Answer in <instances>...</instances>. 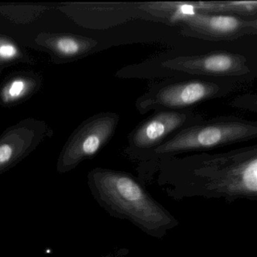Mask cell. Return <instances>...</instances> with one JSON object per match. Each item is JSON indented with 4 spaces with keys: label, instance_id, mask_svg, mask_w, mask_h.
I'll return each mask as SVG.
<instances>
[{
    "label": "cell",
    "instance_id": "6da1fadb",
    "mask_svg": "<svg viewBox=\"0 0 257 257\" xmlns=\"http://www.w3.org/2000/svg\"><path fill=\"white\" fill-rule=\"evenodd\" d=\"M159 183L172 197L257 200V146L159 159Z\"/></svg>",
    "mask_w": 257,
    "mask_h": 257
},
{
    "label": "cell",
    "instance_id": "7a4b0ae2",
    "mask_svg": "<svg viewBox=\"0 0 257 257\" xmlns=\"http://www.w3.org/2000/svg\"><path fill=\"white\" fill-rule=\"evenodd\" d=\"M88 186L97 203L111 216L130 221L153 237L161 238L178 225L132 174L95 168L88 174Z\"/></svg>",
    "mask_w": 257,
    "mask_h": 257
},
{
    "label": "cell",
    "instance_id": "3957f363",
    "mask_svg": "<svg viewBox=\"0 0 257 257\" xmlns=\"http://www.w3.org/2000/svg\"><path fill=\"white\" fill-rule=\"evenodd\" d=\"M257 138V121L221 115L187 126L152 151L147 157L159 159L189 152L205 151Z\"/></svg>",
    "mask_w": 257,
    "mask_h": 257
},
{
    "label": "cell",
    "instance_id": "277c9868",
    "mask_svg": "<svg viewBox=\"0 0 257 257\" xmlns=\"http://www.w3.org/2000/svg\"><path fill=\"white\" fill-rule=\"evenodd\" d=\"M234 83L225 79L201 78L171 80L152 85L135 102L140 113L154 110H183L234 91Z\"/></svg>",
    "mask_w": 257,
    "mask_h": 257
},
{
    "label": "cell",
    "instance_id": "5b68a950",
    "mask_svg": "<svg viewBox=\"0 0 257 257\" xmlns=\"http://www.w3.org/2000/svg\"><path fill=\"white\" fill-rule=\"evenodd\" d=\"M204 119L191 109L156 111L140 122L127 137L126 153L144 159L182 129Z\"/></svg>",
    "mask_w": 257,
    "mask_h": 257
},
{
    "label": "cell",
    "instance_id": "8992f818",
    "mask_svg": "<svg viewBox=\"0 0 257 257\" xmlns=\"http://www.w3.org/2000/svg\"><path fill=\"white\" fill-rule=\"evenodd\" d=\"M161 67L177 73L218 79H244L251 72L246 57L228 51L176 57L163 61Z\"/></svg>",
    "mask_w": 257,
    "mask_h": 257
},
{
    "label": "cell",
    "instance_id": "52a82bcc",
    "mask_svg": "<svg viewBox=\"0 0 257 257\" xmlns=\"http://www.w3.org/2000/svg\"><path fill=\"white\" fill-rule=\"evenodd\" d=\"M141 8L153 22L174 25L182 16L226 15L247 19L257 17V1L141 3Z\"/></svg>",
    "mask_w": 257,
    "mask_h": 257
},
{
    "label": "cell",
    "instance_id": "ba28073f",
    "mask_svg": "<svg viewBox=\"0 0 257 257\" xmlns=\"http://www.w3.org/2000/svg\"><path fill=\"white\" fill-rule=\"evenodd\" d=\"M119 121L120 115L112 112H101L87 120L60 159L58 171L67 172L95 156L112 139Z\"/></svg>",
    "mask_w": 257,
    "mask_h": 257
},
{
    "label": "cell",
    "instance_id": "9c48e42d",
    "mask_svg": "<svg viewBox=\"0 0 257 257\" xmlns=\"http://www.w3.org/2000/svg\"><path fill=\"white\" fill-rule=\"evenodd\" d=\"M176 25L180 34L205 41H232L257 34V19L226 15H193L182 16Z\"/></svg>",
    "mask_w": 257,
    "mask_h": 257
},
{
    "label": "cell",
    "instance_id": "30bf717a",
    "mask_svg": "<svg viewBox=\"0 0 257 257\" xmlns=\"http://www.w3.org/2000/svg\"><path fill=\"white\" fill-rule=\"evenodd\" d=\"M28 90V83L22 79H16L12 81L4 90V96L6 101L11 102L25 95Z\"/></svg>",
    "mask_w": 257,
    "mask_h": 257
},
{
    "label": "cell",
    "instance_id": "8fae6325",
    "mask_svg": "<svg viewBox=\"0 0 257 257\" xmlns=\"http://www.w3.org/2000/svg\"><path fill=\"white\" fill-rule=\"evenodd\" d=\"M18 49L10 42L0 41V60L10 61L14 59L18 55Z\"/></svg>",
    "mask_w": 257,
    "mask_h": 257
},
{
    "label": "cell",
    "instance_id": "7c38bea8",
    "mask_svg": "<svg viewBox=\"0 0 257 257\" xmlns=\"http://www.w3.org/2000/svg\"><path fill=\"white\" fill-rule=\"evenodd\" d=\"M225 257H228V256H225Z\"/></svg>",
    "mask_w": 257,
    "mask_h": 257
}]
</instances>
